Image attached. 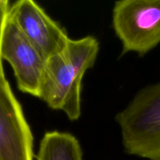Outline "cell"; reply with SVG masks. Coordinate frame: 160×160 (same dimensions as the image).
<instances>
[{"instance_id":"cell-9","label":"cell","mask_w":160,"mask_h":160,"mask_svg":"<svg viewBox=\"0 0 160 160\" xmlns=\"http://www.w3.org/2000/svg\"><path fill=\"white\" fill-rule=\"evenodd\" d=\"M156 160H160V159H156Z\"/></svg>"},{"instance_id":"cell-1","label":"cell","mask_w":160,"mask_h":160,"mask_svg":"<svg viewBox=\"0 0 160 160\" xmlns=\"http://www.w3.org/2000/svg\"><path fill=\"white\" fill-rule=\"evenodd\" d=\"M99 43L93 36L70 38L66 48L47 60L39 98L75 121L81 115V87L84 73L97 59Z\"/></svg>"},{"instance_id":"cell-8","label":"cell","mask_w":160,"mask_h":160,"mask_svg":"<svg viewBox=\"0 0 160 160\" xmlns=\"http://www.w3.org/2000/svg\"><path fill=\"white\" fill-rule=\"evenodd\" d=\"M10 6L9 2L8 0H0V74L4 73L2 59L1 56V49L3 34H4L5 28H6L8 18H9Z\"/></svg>"},{"instance_id":"cell-7","label":"cell","mask_w":160,"mask_h":160,"mask_svg":"<svg viewBox=\"0 0 160 160\" xmlns=\"http://www.w3.org/2000/svg\"><path fill=\"white\" fill-rule=\"evenodd\" d=\"M81 145L67 132H46L39 144L37 160H83Z\"/></svg>"},{"instance_id":"cell-6","label":"cell","mask_w":160,"mask_h":160,"mask_svg":"<svg viewBox=\"0 0 160 160\" xmlns=\"http://www.w3.org/2000/svg\"><path fill=\"white\" fill-rule=\"evenodd\" d=\"M9 17L47 59L62 52L70 39L66 30L33 0L14 2Z\"/></svg>"},{"instance_id":"cell-5","label":"cell","mask_w":160,"mask_h":160,"mask_svg":"<svg viewBox=\"0 0 160 160\" xmlns=\"http://www.w3.org/2000/svg\"><path fill=\"white\" fill-rule=\"evenodd\" d=\"M0 160H34V138L21 106L0 74Z\"/></svg>"},{"instance_id":"cell-4","label":"cell","mask_w":160,"mask_h":160,"mask_svg":"<svg viewBox=\"0 0 160 160\" xmlns=\"http://www.w3.org/2000/svg\"><path fill=\"white\" fill-rule=\"evenodd\" d=\"M1 56L13 70L17 88L23 93L39 98L48 59L8 18L2 43Z\"/></svg>"},{"instance_id":"cell-3","label":"cell","mask_w":160,"mask_h":160,"mask_svg":"<svg viewBox=\"0 0 160 160\" xmlns=\"http://www.w3.org/2000/svg\"><path fill=\"white\" fill-rule=\"evenodd\" d=\"M112 22L122 43V55L144 56L160 43V0L116 2Z\"/></svg>"},{"instance_id":"cell-2","label":"cell","mask_w":160,"mask_h":160,"mask_svg":"<svg viewBox=\"0 0 160 160\" xmlns=\"http://www.w3.org/2000/svg\"><path fill=\"white\" fill-rule=\"evenodd\" d=\"M116 121L128 154L160 159V82L141 89Z\"/></svg>"}]
</instances>
